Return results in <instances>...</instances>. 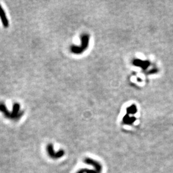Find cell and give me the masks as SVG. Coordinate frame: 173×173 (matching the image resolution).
<instances>
[{"instance_id": "cell-3", "label": "cell", "mask_w": 173, "mask_h": 173, "mask_svg": "<svg viewBox=\"0 0 173 173\" xmlns=\"http://www.w3.org/2000/svg\"><path fill=\"white\" fill-rule=\"evenodd\" d=\"M0 19H1V21H2V23L3 24V26L5 28H8L9 26V22L7 16H6L5 10L2 8L1 5H0Z\"/></svg>"}, {"instance_id": "cell-1", "label": "cell", "mask_w": 173, "mask_h": 173, "mask_svg": "<svg viewBox=\"0 0 173 173\" xmlns=\"http://www.w3.org/2000/svg\"><path fill=\"white\" fill-rule=\"evenodd\" d=\"M82 45L80 46H77L72 45L71 46L70 49L71 51L75 54H80L82 53L85 49L87 48L89 44V36L87 35H82Z\"/></svg>"}, {"instance_id": "cell-2", "label": "cell", "mask_w": 173, "mask_h": 173, "mask_svg": "<svg viewBox=\"0 0 173 173\" xmlns=\"http://www.w3.org/2000/svg\"><path fill=\"white\" fill-rule=\"evenodd\" d=\"M19 110H20L19 104L15 103L13 105L12 112H10L9 119L16 120L21 118V117L23 115V112H19Z\"/></svg>"}]
</instances>
